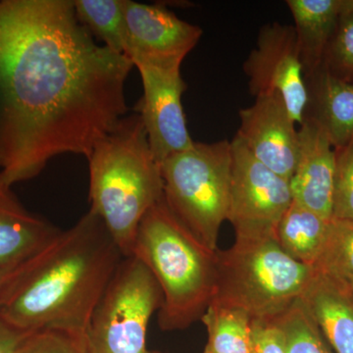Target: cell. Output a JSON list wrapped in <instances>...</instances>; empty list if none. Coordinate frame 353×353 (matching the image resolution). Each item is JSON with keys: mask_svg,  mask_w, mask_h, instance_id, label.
<instances>
[{"mask_svg": "<svg viewBox=\"0 0 353 353\" xmlns=\"http://www.w3.org/2000/svg\"><path fill=\"white\" fill-rule=\"evenodd\" d=\"M134 64L95 43L70 0L0 1V183L88 157L128 114Z\"/></svg>", "mask_w": 353, "mask_h": 353, "instance_id": "obj_1", "label": "cell"}, {"mask_svg": "<svg viewBox=\"0 0 353 353\" xmlns=\"http://www.w3.org/2000/svg\"><path fill=\"white\" fill-rule=\"evenodd\" d=\"M124 255L88 210L32 259L0 317L23 331L54 332L87 345L90 318Z\"/></svg>", "mask_w": 353, "mask_h": 353, "instance_id": "obj_2", "label": "cell"}, {"mask_svg": "<svg viewBox=\"0 0 353 353\" xmlns=\"http://www.w3.org/2000/svg\"><path fill=\"white\" fill-rule=\"evenodd\" d=\"M87 159L90 210L102 221L124 257H130L141 220L164 197L160 163L141 116L127 114Z\"/></svg>", "mask_w": 353, "mask_h": 353, "instance_id": "obj_3", "label": "cell"}, {"mask_svg": "<svg viewBox=\"0 0 353 353\" xmlns=\"http://www.w3.org/2000/svg\"><path fill=\"white\" fill-rule=\"evenodd\" d=\"M217 252L176 219L164 197L146 213L131 256L145 265L161 290L160 328L183 330L201 319L215 294Z\"/></svg>", "mask_w": 353, "mask_h": 353, "instance_id": "obj_4", "label": "cell"}, {"mask_svg": "<svg viewBox=\"0 0 353 353\" xmlns=\"http://www.w3.org/2000/svg\"><path fill=\"white\" fill-rule=\"evenodd\" d=\"M315 272L285 254L275 236L236 238L231 248L217 252L211 301L241 309L252 319L278 317L303 296Z\"/></svg>", "mask_w": 353, "mask_h": 353, "instance_id": "obj_5", "label": "cell"}, {"mask_svg": "<svg viewBox=\"0 0 353 353\" xmlns=\"http://www.w3.org/2000/svg\"><path fill=\"white\" fill-rule=\"evenodd\" d=\"M164 199L176 219L212 252L228 220L231 141L196 143L160 163Z\"/></svg>", "mask_w": 353, "mask_h": 353, "instance_id": "obj_6", "label": "cell"}, {"mask_svg": "<svg viewBox=\"0 0 353 353\" xmlns=\"http://www.w3.org/2000/svg\"><path fill=\"white\" fill-rule=\"evenodd\" d=\"M161 303L152 274L134 257H124L90 318L88 353H148V323Z\"/></svg>", "mask_w": 353, "mask_h": 353, "instance_id": "obj_7", "label": "cell"}, {"mask_svg": "<svg viewBox=\"0 0 353 353\" xmlns=\"http://www.w3.org/2000/svg\"><path fill=\"white\" fill-rule=\"evenodd\" d=\"M231 152L228 221L236 238H276L279 222L292 203L290 181L253 157L236 134Z\"/></svg>", "mask_w": 353, "mask_h": 353, "instance_id": "obj_8", "label": "cell"}, {"mask_svg": "<svg viewBox=\"0 0 353 353\" xmlns=\"http://www.w3.org/2000/svg\"><path fill=\"white\" fill-rule=\"evenodd\" d=\"M243 72L250 94H280L294 122L303 123L308 92L294 26L278 22L263 26Z\"/></svg>", "mask_w": 353, "mask_h": 353, "instance_id": "obj_9", "label": "cell"}, {"mask_svg": "<svg viewBox=\"0 0 353 353\" xmlns=\"http://www.w3.org/2000/svg\"><path fill=\"white\" fill-rule=\"evenodd\" d=\"M202 36L160 4L124 0V54L134 67H182L183 59Z\"/></svg>", "mask_w": 353, "mask_h": 353, "instance_id": "obj_10", "label": "cell"}, {"mask_svg": "<svg viewBox=\"0 0 353 353\" xmlns=\"http://www.w3.org/2000/svg\"><path fill=\"white\" fill-rule=\"evenodd\" d=\"M143 94L134 106L141 116L150 148L157 161L185 152L194 145L183 112L187 90L181 67L138 66Z\"/></svg>", "mask_w": 353, "mask_h": 353, "instance_id": "obj_11", "label": "cell"}, {"mask_svg": "<svg viewBox=\"0 0 353 353\" xmlns=\"http://www.w3.org/2000/svg\"><path fill=\"white\" fill-rule=\"evenodd\" d=\"M236 136L245 148L276 174L290 180L299 158V139L294 120L280 94L255 97L239 112Z\"/></svg>", "mask_w": 353, "mask_h": 353, "instance_id": "obj_12", "label": "cell"}, {"mask_svg": "<svg viewBox=\"0 0 353 353\" xmlns=\"http://www.w3.org/2000/svg\"><path fill=\"white\" fill-rule=\"evenodd\" d=\"M296 169L290 180L292 201L331 220L336 153L331 141L316 123L303 119L299 129Z\"/></svg>", "mask_w": 353, "mask_h": 353, "instance_id": "obj_13", "label": "cell"}, {"mask_svg": "<svg viewBox=\"0 0 353 353\" xmlns=\"http://www.w3.org/2000/svg\"><path fill=\"white\" fill-rule=\"evenodd\" d=\"M59 230L23 205L12 188L0 183V266L27 261L50 245Z\"/></svg>", "mask_w": 353, "mask_h": 353, "instance_id": "obj_14", "label": "cell"}, {"mask_svg": "<svg viewBox=\"0 0 353 353\" xmlns=\"http://www.w3.org/2000/svg\"><path fill=\"white\" fill-rule=\"evenodd\" d=\"M305 79L308 102L303 119L321 128L334 148L347 145L353 139V83L321 67Z\"/></svg>", "mask_w": 353, "mask_h": 353, "instance_id": "obj_15", "label": "cell"}, {"mask_svg": "<svg viewBox=\"0 0 353 353\" xmlns=\"http://www.w3.org/2000/svg\"><path fill=\"white\" fill-rule=\"evenodd\" d=\"M301 299L334 353H353L352 288L316 271Z\"/></svg>", "mask_w": 353, "mask_h": 353, "instance_id": "obj_16", "label": "cell"}, {"mask_svg": "<svg viewBox=\"0 0 353 353\" xmlns=\"http://www.w3.org/2000/svg\"><path fill=\"white\" fill-rule=\"evenodd\" d=\"M347 0H288L294 21L304 75L322 66L325 52Z\"/></svg>", "mask_w": 353, "mask_h": 353, "instance_id": "obj_17", "label": "cell"}, {"mask_svg": "<svg viewBox=\"0 0 353 353\" xmlns=\"http://www.w3.org/2000/svg\"><path fill=\"white\" fill-rule=\"evenodd\" d=\"M330 222L292 201L279 222L276 241L285 254L313 267L328 236Z\"/></svg>", "mask_w": 353, "mask_h": 353, "instance_id": "obj_18", "label": "cell"}, {"mask_svg": "<svg viewBox=\"0 0 353 353\" xmlns=\"http://www.w3.org/2000/svg\"><path fill=\"white\" fill-rule=\"evenodd\" d=\"M201 320L208 332L203 353H250L252 319L245 311L211 301Z\"/></svg>", "mask_w": 353, "mask_h": 353, "instance_id": "obj_19", "label": "cell"}, {"mask_svg": "<svg viewBox=\"0 0 353 353\" xmlns=\"http://www.w3.org/2000/svg\"><path fill=\"white\" fill-rule=\"evenodd\" d=\"M77 20L94 38L124 54V0H74Z\"/></svg>", "mask_w": 353, "mask_h": 353, "instance_id": "obj_20", "label": "cell"}, {"mask_svg": "<svg viewBox=\"0 0 353 353\" xmlns=\"http://www.w3.org/2000/svg\"><path fill=\"white\" fill-rule=\"evenodd\" d=\"M313 268L318 273L352 287V222L331 219L328 236Z\"/></svg>", "mask_w": 353, "mask_h": 353, "instance_id": "obj_21", "label": "cell"}, {"mask_svg": "<svg viewBox=\"0 0 353 353\" xmlns=\"http://www.w3.org/2000/svg\"><path fill=\"white\" fill-rule=\"evenodd\" d=\"M276 319L284 332L287 353H334L301 297Z\"/></svg>", "mask_w": 353, "mask_h": 353, "instance_id": "obj_22", "label": "cell"}, {"mask_svg": "<svg viewBox=\"0 0 353 353\" xmlns=\"http://www.w3.org/2000/svg\"><path fill=\"white\" fill-rule=\"evenodd\" d=\"M321 68L341 80L353 83V0L345 2Z\"/></svg>", "mask_w": 353, "mask_h": 353, "instance_id": "obj_23", "label": "cell"}, {"mask_svg": "<svg viewBox=\"0 0 353 353\" xmlns=\"http://www.w3.org/2000/svg\"><path fill=\"white\" fill-rule=\"evenodd\" d=\"M333 215L332 219L353 223V139L347 145L334 148Z\"/></svg>", "mask_w": 353, "mask_h": 353, "instance_id": "obj_24", "label": "cell"}, {"mask_svg": "<svg viewBox=\"0 0 353 353\" xmlns=\"http://www.w3.org/2000/svg\"><path fill=\"white\" fill-rule=\"evenodd\" d=\"M17 353H88L87 345L67 334L34 333Z\"/></svg>", "mask_w": 353, "mask_h": 353, "instance_id": "obj_25", "label": "cell"}, {"mask_svg": "<svg viewBox=\"0 0 353 353\" xmlns=\"http://www.w3.org/2000/svg\"><path fill=\"white\" fill-rule=\"evenodd\" d=\"M250 353H287L284 332L276 317L252 320Z\"/></svg>", "mask_w": 353, "mask_h": 353, "instance_id": "obj_26", "label": "cell"}, {"mask_svg": "<svg viewBox=\"0 0 353 353\" xmlns=\"http://www.w3.org/2000/svg\"><path fill=\"white\" fill-rule=\"evenodd\" d=\"M34 334L23 331L0 317V353H17Z\"/></svg>", "mask_w": 353, "mask_h": 353, "instance_id": "obj_27", "label": "cell"}, {"mask_svg": "<svg viewBox=\"0 0 353 353\" xmlns=\"http://www.w3.org/2000/svg\"><path fill=\"white\" fill-rule=\"evenodd\" d=\"M36 256V255H34ZM13 266H0V311L14 285L31 264L32 259Z\"/></svg>", "mask_w": 353, "mask_h": 353, "instance_id": "obj_28", "label": "cell"}, {"mask_svg": "<svg viewBox=\"0 0 353 353\" xmlns=\"http://www.w3.org/2000/svg\"><path fill=\"white\" fill-rule=\"evenodd\" d=\"M148 353H161V352H148Z\"/></svg>", "mask_w": 353, "mask_h": 353, "instance_id": "obj_29", "label": "cell"}, {"mask_svg": "<svg viewBox=\"0 0 353 353\" xmlns=\"http://www.w3.org/2000/svg\"><path fill=\"white\" fill-rule=\"evenodd\" d=\"M350 288H352V292H353V285H352V287H350Z\"/></svg>", "mask_w": 353, "mask_h": 353, "instance_id": "obj_30", "label": "cell"}]
</instances>
